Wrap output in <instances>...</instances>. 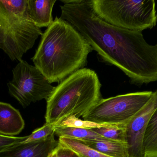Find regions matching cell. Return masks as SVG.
<instances>
[{
	"label": "cell",
	"instance_id": "1",
	"mask_svg": "<svg viewBox=\"0 0 157 157\" xmlns=\"http://www.w3.org/2000/svg\"><path fill=\"white\" fill-rule=\"evenodd\" d=\"M60 18L84 37L101 61L121 69L135 84L157 81V44L151 45L142 32L124 29L102 20L91 0H63Z\"/></svg>",
	"mask_w": 157,
	"mask_h": 157
},
{
	"label": "cell",
	"instance_id": "2",
	"mask_svg": "<svg viewBox=\"0 0 157 157\" xmlns=\"http://www.w3.org/2000/svg\"><path fill=\"white\" fill-rule=\"evenodd\" d=\"M92 50L70 23L57 16L42 34L32 60L51 84L60 83L84 68Z\"/></svg>",
	"mask_w": 157,
	"mask_h": 157
},
{
	"label": "cell",
	"instance_id": "3",
	"mask_svg": "<svg viewBox=\"0 0 157 157\" xmlns=\"http://www.w3.org/2000/svg\"><path fill=\"white\" fill-rule=\"evenodd\" d=\"M96 72L84 68L61 82L47 100L46 123L58 125L67 117L85 115L102 99Z\"/></svg>",
	"mask_w": 157,
	"mask_h": 157
},
{
	"label": "cell",
	"instance_id": "4",
	"mask_svg": "<svg viewBox=\"0 0 157 157\" xmlns=\"http://www.w3.org/2000/svg\"><path fill=\"white\" fill-rule=\"evenodd\" d=\"M27 0H0V49L12 61H20L42 36L29 18Z\"/></svg>",
	"mask_w": 157,
	"mask_h": 157
},
{
	"label": "cell",
	"instance_id": "5",
	"mask_svg": "<svg viewBox=\"0 0 157 157\" xmlns=\"http://www.w3.org/2000/svg\"><path fill=\"white\" fill-rule=\"evenodd\" d=\"M91 4L99 18L121 28L142 32L157 24L155 0H91Z\"/></svg>",
	"mask_w": 157,
	"mask_h": 157
},
{
	"label": "cell",
	"instance_id": "6",
	"mask_svg": "<svg viewBox=\"0 0 157 157\" xmlns=\"http://www.w3.org/2000/svg\"><path fill=\"white\" fill-rule=\"evenodd\" d=\"M152 91H142L101 99L85 115V120L98 124L126 125L148 102Z\"/></svg>",
	"mask_w": 157,
	"mask_h": 157
},
{
	"label": "cell",
	"instance_id": "7",
	"mask_svg": "<svg viewBox=\"0 0 157 157\" xmlns=\"http://www.w3.org/2000/svg\"><path fill=\"white\" fill-rule=\"evenodd\" d=\"M13 74L7 84L8 91L24 108L32 102L47 100L55 88L36 67L24 60L18 62Z\"/></svg>",
	"mask_w": 157,
	"mask_h": 157
},
{
	"label": "cell",
	"instance_id": "8",
	"mask_svg": "<svg viewBox=\"0 0 157 157\" xmlns=\"http://www.w3.org/2000/svg\"><path fill=\"white\" fill-rule=\"evenodd\" d=\"M157 108V89L148 102L125 126V141L129 157H144L143 143L149 120Z\"/></svg>",
	"mask_w": 157,
	"mask_h": 157
},
{
	"label": "cell",
	"instance_id": "9",
	"mask_svg": "<svg viewBox=\"0 0 157 157\" xmlns=\"http://www.w3.org/2000/svg\"><path fill=\"white\" fill-rule=\"evenodd\" d=\"M55 134L46 139L27 143H19L0 153V157H48L59 144Z\"/></svg>",
	"mask_w": 157,
	"mask_h": 157
},
{
	"label": "cell",
	"instance_id": "10",
	"mask_svg": "<svg viewBox=\"0 0 157 157\" xmlns=\"http://www.w3.org/2000/svg\"><path fill=\"white\" fill-rule=\"evenodd\" d=\"M25 122L18 110L0 101V135L15 136L25 128Z\"/></svg>",
	"mask_w": 157,
	"mask_h": 157
},
{
	"label": "cell",
	"instance_id": "11",
	"mask_svg": "<svg viewBox=\"0 0 157 157\" xmlns=\"http://www.w3.org/2000/svg\"><path fill=\"white\" fill-rule=\"evenodd\" d=\"M56 0H27L29 16L39 28L48 27L53 22L52 11Z\"/></svg>",
	"mask_w": 157,
	"mask_h": 157
},
{
	"label": "cell",
	"instance_id": "12",
	"mask_svg": "<svg viewBox=\"0 0 157 157\" xmlns=\"http://www.w3.org/2000/svg\"><path fill=\"white\" fill-rule=\"evenodd\" d=\"M88 146L111 157H129L126 143L112 141H81Z\"/></svg>",
	"mask_w": 157,
	"mask_h": 157
},
{
	"label": "cell",
	"instance_id": "13",
	"mask_svg": "<svg viewBox=\"0 0 157 157\" xmlns=\"http://www.w3.org/2000/svg\"><path fill=\"white\" fill-rule=\"evenodd\" d=\"M143 147L144 157H157V108L147 126Z\"/></svg>",
	"mask_w": 157,
	"mask_h": 157
},
{
	"label": "cell",
	"instance_id": "14",
	"mask_svg": "<svg viewBox=\"0 0 157 157\" xmlns=\"http://www.w3.org/2000/svg\"><path fill=\"white\" fill-rule=\"evenodd\" d=\"M54 134L59 137H70L80 141H110L92 130L56 125Z\"/></svg>",
	"mask_w": 157,
	"mask_h": 157
},
{
	"label": "cell",
	"instance_id": "15",
	"mask_svg": "<svg viewBox=\"0 0 157 157\" xmlns=\"http://www.w3.org/2000/svg\"><path fill=\"white\" fill-rule=\"evenodd\" d=\"M59 142L76 152L81 157H111L89 147L83 142L77 139L59 137Z\"/></svg>",
	"mask_w": 157,
	"mask_h": 157
},
{
	"label": "cell",
	"instance_id": "16",
	"mask_svg": "<svg viewBox=\"0 0 157 157\" xmlns=\"http://www.w3.org/2000/svg\"><path fill=\"white\" fill-rule=\"evenodd\" d=\"M125 126L126 125H112L91 130L110 141L126 143Z\"/></svg>",
	"mask_w": 157,
	"mask_h": 157
},
{
	"label": "cell",
	"instance_id": "17",
	"mask_svg": "<svg viewBox=\"0 0 157 157\" xmlns=\"http://www.w3.org/2000/svg\"><path fill=\"white\" fill-rule=\"evenodd\" d=\"M113 124H98L89 121L81 120L74 115L67 117L63 120L57 125H60L63 127H72V128H81V129H91L109 126Z\"/></svg>",
	"mask_w": 157,
	"mask_h": 157
},
{
	"label": "cell",
	"instance_id": "18",
	"mask_svg": "<svg viewBox=\"0 0 157 157\" xmlns=\"http://www.w3.org/2000/svg\"><path fill=\"white\" fill-rule=\"evenodd\" d=\"M55 127V125L46 123L42 127L34 130L30 135L27 136L24 142L20 143H27L46 139L54 133Z\"/></svg>",
	"mask_w": 157,
	"mask_h": 157
},
{
	"label": "cell",
	"instance_id": "19",
	"mask_svg": "<svg viewBox=\"0 0 157 157\" xmlns=\"http://www.w3.org/2000/svg\"><path fill=\"white\" fill-rule=\"evenodd\" d=\"M27 136L23 137L9 136L0 135V153L12 147L13 146L24 142Z\"/></svg>",
	"mask_w": 157,
	"mask_h": 157
},
{
	"label": "cell",
	"instance_id": "20",
	"mask_svg": "<svg viewBox=\"0 0 157 157\" xmlns=\"http://www.w3.org/2000/svg\"><path fill=\"white\" fill-rule=\"evenodd\" d=\"M48 157H81L76 152L59 142Z\"/></svg>",
	"mask_w": 157,
	"mask_h": 157
}]
</instances>
